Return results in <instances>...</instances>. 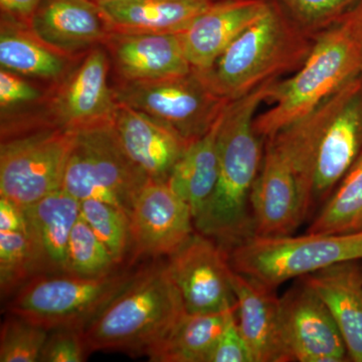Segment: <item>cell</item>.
<instances>
[{
	"label": "cell",
	"instance_id": "cell-1",
	"mask_svg": "<svg viewBox=\"0 0 362 362\" xmlns=\"http://www.w3.org/2000/svg\"><path fill=\"white\" fill-rule=\"evenodd\" d=\"M267 139L291 162L313 214L362 153L361 75Z\"/></svg>",
	"mask_w": 362,
	"mask_h": 362
},
{
	"label": "cell",
	"instance_id": "cell-2",
	"mask_svg": "<svg viewBox=\"0 0 362 362\" xmlns=\"http://www.w3.org/2000/svg\"><path fill=\"white\" fill-rule=\"evenodd\" d=\"M274 81L230 101L223 112L218 134V182L194 226L226 252L255 235L252 194L263 161L264 139L254 122Z\"/></svg>",
	"mask_w": 362,
	"mask_h": 362
},
{
	"label": "cell",
	"instance_id": "cell-3",
	"mask_svg": "<svg viewBox=\"0 0 362 362\" xmlns=\"http://www.w3.org/2000/svg\"><path fill=\"white\" fill-rule=\"evenodd\" d=\"M185 312L166 259H153L86 326L88 349L147 356Z\"/></svg>",
	"mask_w": 362,
	"mask_h": 362
},
{
	"label": "cell",
	"instance_id": "cell-4",
	"mask_svg": "<svg viewBox=\"0 0 362 362\" xmlns=\"http://www.w3.org/2000/svg\"><path fill=\"white\" fill-rule=\"evenodd\" d=\"M313 44L314 39L288 20L270 0L268 11L209 70L197 71L216 95L235 101L264 83L296 71L308 58Z\"/></svg>",
	"mask_w": 362,
	"mask_h": 362
},
{
	"label": "cell",
	"instance_id": "cell-5",
	"mask_svg": "<svg viewBox=\"0 0 362 362\" xmlns=\"http://www.w3.org/2000/svg\"><path fill=\"white\" fill-rule=\"evenodd\" d=\"M361 76V59L349 28L341 20L317 35L308 58L294 75L274 81L269 89V110L255 118L264 140L277 134Z\"/></svg>",
	"mask_w": 362,
	"mask_h": 362
},
{
	"label": "cell",
	"instance_id": "cell-6",
	"mask_svg": "<svg viewBox=\"0 0 362 362\" xmlns=\"http://www.w3.org/2000/svg\"><path fill=\"white\" fill-rule=\"evenodd\" d=\"M233 271L276 290L327 267L362 259V230L347 235L309 233L258 237L226 252Z\"/></svg>",
	"mask_w": 362,
	"mask_h": 362
},
{
	"label": "cell",
	"instance_id": "cell-7",
	"mask_svg": "<svg viewBox=\"0 0 362 362\" xmlns=\"http://www.w3.org/2000/svg\"><path fill=\"white\" fill-rule=\"evenodd\" d=\"M134 265L125 264L97 278L71 274L37 276L9 298L7 313L23 317L47 330L84 329L133 280L139 269Z\"/></svg>",
	"mask_w": 362,
	"mask_h": 362
},
{
	"label": "cell",
	"instance_id": "cell-8",
	"mask_svg": "<svg viewBox=\"0 0 362 362\" xmlns=\"http://www.w3.org/2000/svg\"><path fill=\"white\" fill-rule=\"evenodd\" d=\"M149 180L124 149L113 123L78 131L62 188L78 202L98 199L129 214Z\"/></svg>",
	"mask_w": 362,
	"mask_h": 362
},
{
	"label": "cell",
	"instance_id": "cell-9",
	"mask_svg": "<svg viewBox=\"0 0 362 362\" xmlns=\"http://www.w3.org/2000/svg\"><path fill=\"white\" fill-rule=\"evenodd\" d=\"M117 103L163 121L188 142L206 134L230 101L216 95L199 71L148 82L114 80Z\"/></svg>",
	"mask_w": 362,
	"mask_h": 362
},
{
	"label": "cell",
	"instance_id": "cell-10",
	"mask_svg": "<svg viewBox=\"0 0 362 362\" xmlns=\"http://www.w3.org/2000/svg\"><path fill=\"white\" fill-rule=\"evenodd\" d=\"M74 135L45 128L1 139L0 197L26 209L61 189Z\"/></svg>",
	"mask_w": 362,
	"mask_h": 362
},
{
	"label": "cell",
	"instance_id": "cell-11",
	"mask_svg": "<svg viewBox=\"0 0 362 362\" xmlns=\"http://www.w3.org/2000/svg\"><path fill=\"white\" fill-rule=\"evenodd\" d=\"M111 62L104 45L86 52L59 84L52 86L33 130L78 132L113 123L117 103L110 82Z\"/></svg>",
	"mask_w": 362,
	"mask_h": 362
},
{
	"label": "cell",
	"instance_id": "cell-12",
	"mask_svg": "<svg viewBox=\"0 0 362 362\" xmlns=\"http://www.w3.org/2000/svg\"><path fill=\"white\" fill-rule=\"evenodd\" d=\"M166 262L187 313L237 309L233 270L228 255L213 239L195 230Z\"/></svg>",
	"mask_w": 362,
	"mask_h": 362
},
{
	"label": "cell",
	"instance_id": "cell-13",
	"mask_svg": "<svg viewBox=\"0 0 362 362\" xmlns=\"http://www.w3.org/2000/svg\"><path fill=\"white\" fill-rule=\"evenodd\" d=\"M130 261L168 258L195 233L189 206L168 182L149 180L129 213Z\"/></svg>",
	"mask_w": 362,
	"mask_h": 362
},
{
	"label": "cell",
	"instance_id": "cell-14",
	"mask_svg": "<svg viewBox=\"0 0 362 362\" xmlns=\"http://www.w3.org/2000/svg\"><path fill=\"white\" fill-rule=\"evenodd\" d=\"M279 304L283 337L293 361H350L329 309L303 279L280 297Z\"/></svg>",
	"mask_w": 362,
	"mask_h": 362
},
{
	"label": "cell",
	"instance_id": "cell-15",
	"mask_svg": "<svg viewBox=\"0 0 362 362\" xmlns=\"http://www.w3.org/2000/svg\"><path fill=\"white\" fill-rule=\"evenodd\" d=\"M255 235H293L310 216L292 164L270 139L264 140L261 169L252 194Z\"/></svg>",
	"mask_w": 362,
	"mask_h": 362
},
{
	"label": "cell",
	"instance_id": "cell-16",
	"mask_svg": "<svg viewBox=\"0 0 362 362\" xmlns=\"http://www.w3.org/2000/svg\"><path fill=\"white\" fill-rule=\"evenodd\" d=\"M104 47L114 80L148 82L192 71L180 33L112 32Z\"/></svg>",
	"mask_w": 362,
	"mask_h": 362
},
{
	"label": "cell",
	"instance_id": "cell-17",
	"mask_svg": "<svg viewBox=\"0 0 362 362\" xmlns=\"http://www.w3.org/2000/svg\"><path fill=\"white\" fill-rule=\"evenodd\" d=\"M28 25L45 44L73 58L104 45L112 33L94 0H45Z\"/></svg>",
	"mask_w": 362,
	"mask_h": 362
},
{
	"label": "cell",
	"instance_id": "cell-18",
	"mask_svg": "<svg viewBox=\"0 0 362 362\" xmlns=\"http://www.w3.org/2000/svg\"><path fill=\"white\" fill-rule=\"evenodd\" d=\"M113 125L128 156L156 182H168L190 143L168 124L123 104L117 106Z\"/></svg>",
	"mask_w": 362,
	"mask_h": 362
},
{
	"label": "cell",
	"instance_id": "cell-19",
	"mask_svg": "<svg viewBox=\"0 0 362 362\" xmlns=\"http://www.w3.org/2000/svg\"><path fill=\"white\" fill-rule=\"evenodd\" d=\"M270 6V0H216L180 33L194 70H209L223 52Z\"/></svg>",
	"mask_w": 362,
	"mask_h": 362
},
{
	"label": "cell",
	"instance_id": "cell-20",
	"mask_svg": "<svg viewBox=\"0 0 362 362\" xmlns=\"http://www.w3.org/2000/svg\"><path fill=\"white\" fill-rule=\"evenodd\" d=\"M238 326L252 354V362H290L280 318V298L271 289L233 271Z\"/></svg>",
	"mask_w": 362,
	"mask_h": 362
},
{
	"label": "cell",
	"instance_id": "cell-21",
	"mask_svg": "<svg viewBox=\"0 0 362 362\" xmlns=\"http://www.w3.org/2000/svg\"><path fill=\"white\" fill-rule=\"evenodd\" d=\"M25 211L39 275L68 274L69 240L80 218V202L59 189Z\"/></svg>",
	"mask_w": 362,
	"mask_h": 362
},
{
	"label": "cell",
	"instance_id": "cell-22",
	"mask_svg": "<svg viewBox=\"0 0 362 362\" xmlns=\"http://www.w3.org/2000/svg\"><path fill=\"white\" fill-rule=\"evenodd\" d=\"M347 261L302 278L334 318L350 361L362 362V266Z\"/></svg>",
	"mask_w": 362,
	"mask_h": 362
},
{
	"label": "cell",
	"instance_id": "cell-23",
	"mask_svg": "<svg viewBox=\"0 0 362 362\" xmlns=\"http://www.w3.org/2000/svg\"><path fill=\"white\" fill-rule=\"evenodd\" d=\"M216 0H98L112 32L181 33Z\"/></svg>",
	"mask_w": 362,
	"mask_h": 362
},
{
	"label": "cell",
	"instance_id": "cell-24",
	"mask_svg": "<svg viewBox=\"0 0 362 362\" xmlns=\"http://www.w3.org/2000/svg\"><path fill=\"white\" fill-rule=\"evenodd\" d=\"M80 58H73L52 49L40 40L26 23L1 16V69L52 87L64 80Z\"/></svg>",
	"mask_w": 362,
	"mask_h": 362
},
{
	"label": "cell",
	"instance_id": "cell-25",
	"mask_svg": "<svg viewBox=\"0 0 362 362\" xmlns=\"http://www.w3.org/2000/svg\"><path fill=\"white\" fill-rule=\"evenodd\" d=\"M223 112L206 134L189 143L168 180L169 187L189 206L194 221L206 206L218 182V134Z\"/></svg>",
	"mask_w": 362,
	"mask_h": 362
},
{
	"label": "cell",
	"instance_id": "cell-26",
	"mask_svg": "<svg viewBox=\"0 0 362 362\" xmlns=\"http://www.w3.org/2000/svg\"><path fill=\"white\" fill-rule=\"evenodd\" d=\"M230 311L206 314L185 312L166 337L149 352V361L209 362Z\"/></svg>",
	"mask_w": 362,
	"mask_h": 362
},
{
	"label": "cell",
	"instance_id": "cell-27",
	"mask_svg": "<svg viewBox=\"0 0 362 362\" xmlns=\"http://www.w3.org/2000/svg\"><path fill=\"white\" fill-rule=\"evenodd\" d=\"M362 230V153L314 216L307 233L347 235Z\"/></svg>",
	"mask_w": 362,
	"mask_h": 362
},
{
	"label": "cell",
	"instance_id": "cell-28",
	"mask_svg": "<svg viewBox=\"0 0 362 362\" xmlns=\"http://www.w3.org/2000/svg\"><path fill=\"white\" fill-rule=\"evenodd\" d=\"M81 216L110 251L120 266L132 263L129 214L120 207L98 199L80 202Z\"/></svg>",
	"mask_w": 362,
	"mask_h": 362
},
{
	"label": "cell",
	"instance_id": "cell-29",
	"mask_svg": "<svg viewBox=\"0 0 362 362\" xmlns=\"http://www.w3.org/2000/svg\"><path fill=\"white\" fill-rule=\"evenodd\" d=\"M39 275L30 235L0 232V293L1 299L13 297L21 287Z\"/></svg>",
	"mask_w": 362,
	"mask_h": 362
},
{
	"label": "cell",
	"instance_id": "cell-30",
	"mask_svg": "<svg viewBox=\"0 0 362 362\" xmlns=\"http://www.w3.org/2000/svg\"><path fill=\"white\" fill-rule=\"evenodd\" d=\"M120 267L80 214L69 240L68 274L80 277H103Z\"/></svg>",
	"mask_w": 362,
	"mask_h": 362
},
{
	"label": "cell",
	"instance_id": "cell-31",
	"mask_svg": "<svg viewBox=\"0 0 362 362\" xmlns=\"http://www.w3.org/2000/svg\"><path fill=\"white\" fill-rule=\"evenodd\" d=\"M302 32L317 35L342 20L359 0H271Z\"/></svg>",
	"mask_w": 362,
	"mask_h": 362
},
{
	"label": "cell",
	"instance_id": "cell-32",
	"mask_svg": "<svg viewBox=\"0 0 362 362\" xmlns=\"http://www.w3.org/2000/svg\"><path fill=\"white\" fill-rule=\"evenodd\" d=\"M49 333L39 324L8 313L0 330V361H40Z\"/></svg>",
	"mask_w": 362,
	"mask_h": 362
},
{
	"label": "cell",
	"instance_id": "cell-33",
	"mask_svg": "<svg viewBox=\"0 0 362 362\" xmlns=\"http://www.w3.org/2000/svg\"><path fill=\"white\" fill-rule=\"evenodd\" d=\"M89 354L84 329L57 328L49 330L40 361L83 362L87 359Z\"/></svg>",
	"mask_w": 362,
	"mask_h": 362
},
{
	"label": "cell",
	"instance_id": "cell-34",
	"mask_svg": "<svg viewBox=\"0 0 362 362\" xmlns=\"http://www.w3.org/2000/svg\"><path fill=\"white\" fill-rule=\"evenodd\" d=\"M235 310L228 313L225 328L214 345L209 362H252L251 352L238 326Z\"/></svg>",
	"mask_w": 362,
	"mask_h": 362
},
{
	"label": "cell",
	"instance_id": "cell-35",
	"mask_svg": "<svg viewBox=\"0 0 362 362\" xmlns=\"http://www.w3.org/2000/svg\"><path fill=\"white\" fill-rule=\"evenodd\" d=\"M0 232L28 233L25 209L4 197H0Z\"/></svg>",
	"mask_w": 362,
	"mask_h": 362
},
{
	"label": "cell",
	"instance_id": "cell-36",
	"mask_svg": "<svg viewBox=\"0 0 362 362\" xmlns=\"http://www.w3.org/2000/svg\"><path fill=\"white\" fill-rule=\"evenodd\" d=\"M45 0H0L2 18L20 21L28 25Z\"/></svg>",
	"mask_w": 362,
	"mask_h": 362
},
{
	"label": "cell",
	"instance_id": "cell-37",
	"mask_svg": "<svg viewBox=\"0 0 362 362\" xmlns=\"http://www.w3.org/2000/svg\"><path fill=\"white\" fill-rule=\"evenodd\" d=\"M342 20L346 23L347 28L351 33L352 39L356 42L359 59H361V75L362 77V0H359L356 6L343 16Z\"/></svg>",
	"mask_w": 362,
	"mask_h": 362
},
{
	"label": "cell",
	"instance_id": "cell-38",
	"mask_svg": "<svg viewBox=\"0 0 362 362\" xmlns=\"http://www.w3.org/2000/svg\"><path fill=\"white\" fill-rule=\"evenodd\" d=\"M94 1H98V0H94Z\"/></svg>",
	"mask_w": 362,
	"mask_h": 362
}]
</instances>
